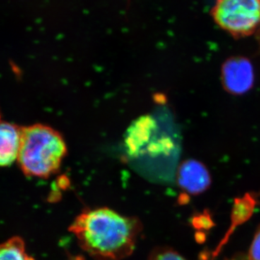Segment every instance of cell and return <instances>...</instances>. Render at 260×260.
<instances>
[{"mask_svg": "<svg viewBox=\"0 0 260 260\" xmlns=\"http://www.w3.org/2000/svg\"><path fill=\"white\" fill-rule=\"evenodd\" d=\"M150 260H186L177 252L169 249H160L154 251Z\"/></svg>", "mask_w": 260, "mask_h": 260, "instance_id": "9c48e42d", "label": "cell"}, {"mask_svg": "<svg viewBox=\"0 0 260 260\" xmlns=\"http://www.w3.org/2000/svg\"><path fill=\"white\" fill-rule=\"evenodd\" d=\"M0 260H35L27 252L23 239L10 238L0 244Z\"/></svg>", "mask_w": 260, "mask_h": 260, "instance_id": "ba28073f", "label": "cell"}, {"mask_svg": "<svg viewBox=\"0 0 260 260\" xmlns=\"http://www.w3.org/2000/svg\"><path fill=\"white\" fill-rule=\"evenodd\" d=\"M177 181L184 191L191 194H199L208 189L211 184V177L203 162L189 159L179 167Z\"/></svg>", "mask_w": 260, "mask_h": 260, "instance_id": "5b68a950", "label": "cell"}, {"mask_svg": "<svg viewBox=\"0 0 260 260\" xmlns=\"http://www.w3.org/2000/svg\"><path fill=\"white\" fill-rule=\"evenodd\" d=\"M211 15L235 39L249 37L260 28V0H216Z\"/></svg>", "mask_w": 260, "mask_h": 260, "instance_id": "3957f363", "label": "cell"}, {"mask_svg": "<svg viewBox=\"0 0 260 260\" xmlns=\"http://www.w3.org/2000/svg\"><path fill=\"white\" fill-rule=\"evenodd\" d=\"M139 220L107 208L83 210L70 226L78 244L97 260H121L133 254Z\"/></svg>", "mask_w": 260, "mask_h": 260, "instance_id": "6da1fadb", "label": "cell"}, {"mask_svg": "<svg viewBox=\"0 0 260 260\" xmlns=\"http://www.w3.org/2000/svg\"><path fill=\"white\" fill-rule=\"evenodd\" d=\"M68 153L62 135L42 124L21 128L18 161L27 177L48 178L58 172Z\"/></svg>", "mask_w": 260, "mask_h": 260, "instance_id": "7a4b0ae2", "label": "cell"}, {"mask_svg": "<svg viewBox=\"0 0 260 260\" xmlns=\"http://www.w3.org/2000/svg\"><path fill=\"white\" fill-rule=\"evenodd\" d=\"M155 128V122L150 116H143L134 121L126 133V146L129 153H139L150 140Z\"/></svg>", "mask_w": 260, "mask_h": 260, "instance_id": "52a82bcc", "label": "cell"}, {"mask_svg": "<svg viewBox=\"0 0 260 260\" xmlns=\"http://www.w3.org/2000/svg\"><path fill=\"white\" fill-rule=\"evenodd\" d=\"M258 34H259V39L260 41V28L259 29V30H258Z\"/></svg>", "mask_w": 260, "mask_h": 260, "instance_id": "8fae6325", "label": "cell"}, {"mask_svg": "<svg viewBox=\"0 0 260 260\" xmlns=\"http://www.w3.org/2000/svg\"><path fill=\"white\" fill-rule=\"evenodd\" d=\"M249 260H260V227L256 231L249 251Z\"/></svg>", "mask_w": 260, "mask_h": 260, "instance_id": "30bf717a", "label": "cell"}, {"mask_svg": "<svg viewBox=\"0 0 260 260\" xmlns=\"http://www.w3.org/2000/svg\"><path fill=\"white\" fill-rule=\"evenodd\" d=\"M220 79L227 93L234 95L248 93L254 83L252 63L244 56L229 58L222 65Z\"/></svg>", "mask_w": 260, "mask_h": 260, "instance_id": "277c9868", "label": "cell"}, {"mask_svg": "<svg viewBox=\"0 0 260 260\" xmlns=\"http://www.w3.org/2000/svg\"><path fill=\"white\" fill-rule=\"evenodd\" d=\"M21 128L0 121V167H9L18 160Z\"/></svg>", "mask_w": 260, "mask_h": 260, "instance_id": "8992f818", "label": "cell"}]
</instances>
